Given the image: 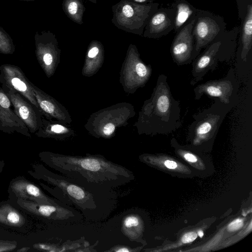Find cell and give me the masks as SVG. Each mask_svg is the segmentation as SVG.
Here are the masks:
<instances>
[{
  "label": "cell",
  "mask_w": 252,
  "mask_h": 252,
  "mask_svg": "<svg viewBox=\"0 0 252 252\" xmlns=\"http://www.w3.org/2000/svg\"><path fill=\"white\" fill-rule=\"evenodd\" d=\"M50 161L62 175L82 187H116L133 177L129 169L100 157L53 155Z\"/></svg>",
  "instance_id": "6da1fadb"
},
{
  "label": "cell",
  "mask_w": 252,
  "mask_h": 252,
  "mask_svg": "<svg viewBox=\"0 0 252 252\" xmlns=\"http://www.w3.org/2000/svg\"><path fill=\"white\" fill-rule=\"evenodd\" d=\"M147 109L151 132L169 133L182 126L180 103L172 95L167 76L163 74L158 78Z\"/></svg>",
  "instance_id": "7a4b0ae2"
},
{
  "label": "cell",
  "mask_w": 252,
  "mask_h": 252,
  "mask_svg": "<svg viewBox=\"0 0 252 252\" xmlns=\"http://www.w3.org/2000/svg\"><path fill=\"white\" fill-rule=\"evenodd\" d=\"M159 3L139 4L121 0L112 5V23L126 32L142 36L145 26L158 10Z\"/></svg>",
  "instance_id": "3957f363"
},
{
  "label": "cell",
  "mask_w": 252,
  "mask_h": 252,
  "mask_svg": "<svg viewBox=\"0 0 252 252\" xmlns=\"http://www.w3.org/2000/svg\"><path fill=\"white\" fill-rule=\"evenodd\" d=\"M217 99L210 107L193 116L188 127V136L195 145L209 143L214 139L232 107Z\"/></svg>",
  "instance_id": "277c9868"
},
{
  "label": "cell",
  "mask_w": 252,
  "mask_h": 252,
  "mask_svg": "<svg viewBox=\"0 0 252 252\" xmlns=\"http://www.w3.org/2000/svg\"><path fill=\"white\" fill-rule=\"evenodd\" d=\"M226 24L222 16L197 8L192 31L194 42L192 60L226 30Z\"/></svg>",
  "instance_id": "5b68a950"
},
{
  "label": "cell",
  "mask_w": 252,
  "mask_h": 252,
  "mask_svg": "<svg viewBox=\"0 0 252 252\" xmlns=\"http://www.w3.org/2000/svg\"><path fill=\"white\" fill-rule=\"evenodd\" d=\"M0 83L2 88L16 91L32 104L39 108L33 93L31 82L19 66L9 63L1 65Z\"/></svg>",
  "instance_id": "8992f818"
},
{
  "label": "cell",
  "mask_w": 252,
  "mask_h": 252,
  "mask_svg": "<svg viewBox=\"0 0 252 252\" xmlns=\"http://www.w3.org/2000/svg\"><path fill=\"white\" fill-rule=\"evenodd\" d=\"M236 81L232 69L225 78L208 81L201 83L193 89L194 98L199 100L203 94L218 98L222 103L231 104L230 101L236 87Z\"/></svg>",
  "instance_id": "52a82bcc"
},
{
  "label": "cell",
  "mask_w": 252,
  "mask_h": 252,
  "mask_svg": "<svg viewBox=\"0 0 252 252\" xmlns=\"http://www.w3.org/2000/svg\"><path fill=\"white\" fill-rule=\"evenodd\" d=\"M2 89L10 99L15 113L28 127L29 132L33 133L36 132L42 124L40 109L16 91L7 88Z\"/></svg>",
  "instance_id": "ba28073f"
},
{
  "label": "cell",
  "mask_w": 252,
  "mask_h": 252,
  "mask_svg": "<svg viewBox=\"0 0 252 252\" xmlns=\"http://www.w3.org/2000/svg\"><path fill=\"white\" fill-rule=\"evenodd\" d=\"M221 35L222 33L205 47L204 51L194 59L192 65V79L190 82L191 85H194L202 80L209 71L216 69L219 58Z\"/></svg>",
  "instance_id": "9c48e42d"
},
{
  "label": "cell",
  "mask_w": 252,
  "mask_h": 252,
  "mask_svg": "<svg viewBox=\"0 0 252 252\" xmlns=\"http://www.w3.org/2000/svg\"><path fill=\"white\" fill-rule=\"evenodd\" d=\"M194 20L176 33L172 41L170 53L173 62L178 65L187 64L192 60L194 42L192 31Z\"/></svg>",
  "instance_id": "30bf717a"
},
{
  "label": "cell",
  "mask_w": 252,
  "mask_h": 252,
  "mask_svg": "<svg viewBox=\"0 0 252 252\" xmlns=\"http://www.w3.org/2000/svg\"><path fill=\"white\" fill-rule=\"evenodd\" d=\"M174 16L173 8L170 6L158 8L145 26L142 36L158 39L166 35L174 30Z\"/></svg>",
  "instance_id": "8fae6325"
},
{
  "label": "cell",
  "mask_w": 252,
  "mask_h": 252,
  "mask_svg": "<svg viewBox=\"0 0 252 252\" xmlns=\"http://www.w3.org/2000/svg\"><path fill=\"white\" fill-rule=\"evenodd\" d=\"M0 130L9 134L17 132L31 136L29 129L15 113L10 99L0 87Z\"/></svg>",
  "instance_id": "7c38bea8"
},
{
  "label": "cell",
  "mask_w": 252,
  "mask_h": 252,
  "mask_svg": "<svg viewBox=\"0 0 252 252\" xmlns=\"http://www.w3.org/2000/svg\"><path fill=\"white\" fill-rule=\"evenodd\" d=\"M36 58L46 70L54 61V54L57 43L55 35L49 31L36 32L34 35Z\"/></svg>",
  "instance_id": "4fadbf2b"
},
{
  "label": "cell",
  "mask_w": 252,
  "mask_h": 252,
  "mask_svg": "<svg viewBox=\"0 0 252 252\" xmlns=\"http://www.w3.org/2000/svg\"><path fill=\"white\" fill-rule=\"evenodd\" d=\"M169 6L175 11L174 32H179L195 19L197 8L186 0H175Z\"/></svg>",
  "instance_id": "5bb4252c"
},
{
  "label": "cell",
  "mask_w": 252,
  "mask_h": 252,
  "mask_svg": "<svg viewBox=\"0 0 252 252\" xmlns=\"http://www.w3.org/2000/svg\"><path fill=\"white\" fill-rule=\"evenodd\" d=\"M239 33L240 57L245 62L252 46V4L248 6L246 14L241 20Z\"/></svg>",
  "instance_id": "9a60e30c"
},
{
  "label": "cell",
  "mask_w": 252,
  "mask_h": 252,
  "mask_svg": "<svg viewBox=\"0 0 252 252\" xmlns=\"http://www.w3.org/2000/svg\"><path fill=\"white\" fill-rule=\"evenodd\" d=\"M62 8L71 21L79 25L83 23V17L86 8L81 0H63Z\"/></svg>",
  "instance_id": "2e32d148"
},
{
  "label": "cell",
  "mask_w": 252,
  "mask_h": 252,
  "mask_svg": "<svg viewBox=\"0 0 252 252\" xmlns=\"http://www.w3.org/2000/svg\"><path fill=\"white\" fill-rule=\"evenodd\" d=\"M15 46L9 34L0 26V53L4 55L13 54Z\"/></svg>",
  "instance_id": "e0dca14e"
},
{
  "label": "cell",
  "mask_w": 252,
  "mask_h": 252,
  "mask_svg": "<svg viewBox=\"0 0 252 252\" xmlns=\"http://www.w3.org/2000/svg\"><path fill=\"white\" fill-rule=\"evenodd\" d=\"M139 224L137 217L134 215H128L126 217L122 222V229L128 237L133 236L135 228Z\"/></svg>",
  "instance_id": "ac0fdd59"
},
{
  "label": "cell",
  "mask_w": 252,
  "mask_h": 252,
  "mask_svg": "<svg viewBox=\"0 0 252 252\" xmlns=\"http://www.w3.org/2000/svg\"><path fill=\"white\" fill-rule=\"evenodd\" d=\"M238 16L240 20L243 19L245 16L247 7L250 4H252V0H236Z\"/></svg>",
  "instance_id": "d6986e66"
},
{
  "label": "cell",
  "mask_w": 252,
  "mask_h": 252,
  "mask_svg": "<svg viewBox=\"0 0 252 252\" xmlns=\"http://www.w3.org/2000/svg\"><path fill=\"white\" fill-rule=\"evenodd\" d=\"M243 224L242 219H237L232 221L228 226V230L230 231H235L240 228Z\"/></svg>",
  "instance_id": "ffe728a7"
},
{
  "label": "cell",
  "mask_w": 252,
  "mask_h": 252,
  "mask_svg": "<svg viewBox=\"0 0 252 252\" xmlns=\"http://www.w3.org/2000/svg\"><path fill=\"white\" fill-rule=\"evenodd\" d=\"M197 234L194 232L186 233L182 237V241L184 243H188L193 241L197 238Z\"/></svg>",
  "instance_id": "44dd1931"
},
{
  "label": "cell",
  "mask_w": 252,
  "mask_h": 252,
  "mask_svg": "<svg viewBox=\"0 0 252 252\" xmlns=\"http://www.w3.org/2000/svg\"><path fill=\"white\" fill-rule=\"evenodd\" d=\"M8 220L11 223L16 224L20 220V216L14 212H10L7 216Z\"/></svg>",
  "instance_id": "7402d4cb"
},
{
  "label": "cell",
  "mask_w": 252,
  "mask_h": 252,
  "mask_svg": "<svg viewBox=\"0 0 252 252\" xmlns=\"http://www.w3.org/2000/svg\"><path fill=\"white\" fill-rule=\"evenodd\" d=\"M115 126L113 124L109 123L103 128V133L106 135H110L114 131Z\"/></svg>",
  "instance_id": "603a6c76"
},
{
  "label": "cell",
  "mask_w": 252,
  "mask_h": 252,
  "mask_svg": "<svg viewBox=\"0 0 252 252\" xmlns=\"http://www.w3.org/2000/svg\"><path fill=\"white\" fill-rule=\"evenodd\" d=\"M184 157L185 158L191 162H195L197 161L196 157L193 154L190 153H186L184 154Z\"/></svg>",
  "instance_id": "cb8c5ba5"
},
{
  "label": "cell",
  "mask_w": 252,
  "mask_h": 252,
  "mask_svg": "<svg viewBox=\"0 0 252 252\" xmlns=\"http://www.w3.org/2000/svg\"><path fill=\"white\" fill-rule=\"evenodd\" d=\"M164 164L166 167L169 169H175L177 166L176 162L169 160H166L164 162Z\"/></svg>",
  "instance_id": "d4e9b609"
},
{
  "label": "cell",
  "mask_w": 252,
  "mask_h": 252,
  "mask_svg": "<svg viewBox=\"0 0 252 252\" xmlns=\"http://www.w3.org/2000/svg\"><path fill=\"white\" fill-rule=\"evenodd\" d=\"M130 2H133L139 4H147L153 3L155 0H127Z\"/></svg>",
  "instance_id": "484cf974"
},
{
  "label": "cell",
  "mask_w": 252,
  "mask_h": 252,
  "mask_svg": "<svg viewBox=\"0 0 252 252\" xmlns=\"http://www.w3.org/2000/svg\"><path fill=\"white\" fill-rule=\"evenodd\" d=\"M115 252H129L130 250H128V249L125 248V247H121L118 248L117 249L114 250Z\"/></svg>",
  "instance_id": "4316f807"
},
{
  "label": "cell",
  "mask_w": 252,
  "mask_h": 252,
  "mask_svg": "<svg viewBox=\"0 0 252 252\" xmlns=\"http://www.w3.org/2000/svg\"><path fill=\"white\" fill-rule=\"evenodd\" d=\"M198 234L199 236V237H202V236H203V232L202 231L199 230L198 231Z\"/></svg>",
  "instance_id": "83f0119b"
},
{
  "label": "cell",
  "mask_w": 252,
  "mask_h": 252,
  "mask_svg": "<svg viewBox=\"0 0 252 252\" xmlns=\"http://www.w3.org/2000/svg\"><path fill=\"white\" fill-rule=\"evenodd\" d=\"M90 0V1H91L92 2H94V3H96V0Z\"/></svg>",
  "instance_id": "f1b7e54d"
},
{
  "label": "cell",
  "mask_w": 252,
  "mask_h": 252,
  "mask_svg": "<svg viewBox=\"0 0 252 252\" xmlns=\"http://www.w3.org/2000/svg\"><path fill=\"white\" fill-rule=\"evenodd\" d=\"M20 1H34L36 0H19Z\"/></svg>",
  "instance_id": "f546056e"
}]
</instances>
